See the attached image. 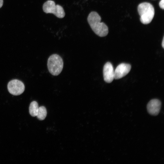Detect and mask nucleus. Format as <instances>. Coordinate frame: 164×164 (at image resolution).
Returning <instances> with one entry per match:
<instances>
[{
    "label": "nucleus",
    "instance_id": "13",
    "mask_svg": "<svg viewBox=\"0 0 164 164\" xmlns=\"http://www.w3.org/2000/svg\"><path fill=\"white\" fill-rule=\"evenodd\" d=\"M162 47L164 48V37L163 39V40L162 42Z\"/></svg>",
    "mask_w": 164,
    "mask_h": 164
},
{
    "label": "nucleus",
    "instance_id": "2",
    "mask_svg": "<svg viewBox=\"0 0 164 164\" xmlns=\"http://www.w3.org/2000/svg\"><path fill=\"white\" fill-rule=\"evenodd\" d=\"M138 10L142 23L147 24L151 22L155 14L154 8L152 5L147 2L140 3L138 7Z\"/></svg>",
    "mask_w": 164,
    "mask_h": 164
},
{
    "label": "nucleus",
    "instance_id": "11",
    "mask_svg": "<svg viewBox=\"0 0 164 164\" xmlns=\"http://www.w3.org/2000/svg\"><path fill=\"white\" fill-rule=\"evenodd\" d=\"M164 0H161L159 4V5L160 8L163 9L164 8Z\"/></svg>",
    "mask_w": 164,
    "mask_h": 164
},
{
    "label": "nucleus",
    "instance_id": "6",
    "mask_svg": "<svg viewBox=\"0 0 164 164\" xmlns=\"http://www.w3.org/2000/svg\"><path fill=\"white\" fill-rule=\"evenodd\" d=\"M131 68V66L129 64H120L114 71V79H118L126 76L129 72Z\"/></svg>",
    "mask_w": 164,
    "mask_h": 164
},
{
    "label": "nucleus",
    "instance_id": "4",
    "mask_svg": "<svg viewBox=\"0 0 164 164\" xmlns=\"http://www.w3.org/2000/svg\"><path fill=\"white\" fill-rule=\"evenodd\" d=\"M43 10L46 13H53L58 18H62L65 15L63 8L59 5L55 4L52 0H48L45 2L43 5Z\"/></svg>",
    "mask_w": 164,
    "mask_h": 164
},
{
    "label": "nucleus",
    "instance_id": "1",
    "mask_svg": "<svg viewBox=\"0 0 164 164\" xmlns=\"http://www.w3.org/2000/svg\"><path fill=\"white\" fill-rule=\"evenodd\" d=\"M87 20L92 29L97 35L100 37L107 35L108 32V28L104 23L101 22V18L97 12H91Z\"/></svg>",
    "mask_w": 164,
    "mask_h": 164
},
{
    "label": "nucleus",
    "instance_id": "7",
    "mask_svg": "<svg viewBox=\"0 0 164 164\" xmlns=\"http://www.w3.org/2000/svg\"><path fill=\"white\" fill-rule=\"evenodd\" d=\"M104 80L108 83L111 82L114 79V71L112 64L108 62L104 65L103 69Z\"/></svg>",
    "mask_w": 164,
    "mask_h": 164
},
{
    "label": "nucleus",
    "instance_id": "9",
    "mask_svg": "<svg viewBox=\"0 0 164 164\" xmlns=\"http://www.w3.org/2000/svg\"><path fill=\"white\" fill-rule=\"evenodd\" d=\"M39 106L37 102L34 101L31 102L30 104L29 109L30 114L32 117L36 116Z\"/></svg>",
    "mask_w": 164,
    "mask_h": 164
},
{
    "label": "nucleus",
    "instance_id": "12",
    "mask_svg": "<svg viewBox=\"0 0 164 164\" xmlns=\"http://www.w3.org/2000/svg\"><path fill=\"white\" fill-rule=\"evenodd\" d=\"M3 4V0H0V8L2 6Z\"/></svg>",
    "mask_w": 164,
    "mask_h": 164
},
{
    "label": "nucleus",
    "instance_id": "8",
    "mask_svg": "<svg viewBox=\"0 0 164 164\" xmlns=\"http://www.w3.org/2000/svg\"><path fill=\"white\" fill-rule=\"evenodd\" d=\"M161 105V102L159 100L157 99L151 100L147 105L148 111L151 115H157L160 111Z\"/></svg>",
    "mask_w": 164,
    "mask_h": 164
},
{
    "label": "nucleus",
    "instance_id": "3",
    "mask_svg": "<svg viewBox=\"0 0 164 164\" xmlns=\"http://www.w3.org/2000/svg\"><path fill=\"white\" fill-rule=\"evenodd\" d=\"M63 61L58 55L53 54L49 58L47 67L50 73L54 76H57L62 71L63 67Z\"/></svg>",
    "mask_w": 164,
    "mask_h": 164
},
{
    "label": "nucleus",
    "instance_id": "10",
    "mask_svg": "<svg viewBox=\"0 0 164 164\" xmlns=\"http://www.w3.org/2000/svg\"><path fill=\"white\" fill-rule=\"evenodd\" d=\"M47 115V111L46 108L44 106H42L39 108L36 116L40 120H44Z\"/></svg>",
    "mask_w": 164,
    "mask_h": 164
},
{
    "label": "nucleus",
    "instance_id": "5",
    "mask_svg": "<svg viewBox=\"0 0 164 164\" xmlns=\"http://www.w3.org/2000/svg\"><path fill=\"white\" fill-rule=\"evenodd\" d=\"M9 92L14 95H18L22 94L25 90L24 84L21 81L14 79L10 81L8 84Z\"/></svg>",
    "mask_w": 164,
    "mask_h": 164
}]
</instances>
